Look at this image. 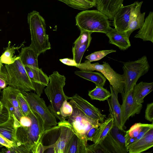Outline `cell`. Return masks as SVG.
Segmentation results:
<instances>
[{"label": "cell", "instance_id": "obj_27", "mask_svg": "<svg viewBox=\"0 0 153 153\" xmlns=\"http://www.w3.org/2000/svg\"><path fill=\"white\" fill-rule=\"evenodd\" d=\"M110 117L105 120L98 127L92 141L95 145L100 143L106 137L109 131L114 126V120L113 117Z\"/></svg>", "mask_w": 153, "mask_h": 153}, {"label": "cell", "instance_id": "obj_19", "mask_svg": "<svg viewBox=\"0 0 153 153\" xmlns=\"http://www.w3.org/2000/svg\"><path fill=\"white\" fill-rule=\"evenodd\" d=\"M132 4L123 6L118 10L113 19V26L117 31L126 32L130 20L131 10Z\"/></svg>", "mask_w": 153, "mask_h": 153}, {"label": "cell", "instance_id": "obj_10", "mask_svg": "<svg viewBox=\"0 0 153 153\" xmlns=\"http://www.w3.org/2000/svg\"><path fill=\"white\" fill-rule=\"evenodd\" d=\"M126 131L124 129H120L114 124L106 137L99 144L104 153H128L125 138Z\"/></svg>", "mask_w": 153, "mask_h": 153}, {"label": "cell", "instance_id": "obj_44", "mask_svg": "<svg viewBox=\"0 0 153 153\" xmlns=\"http://www.w3.org/2000/svg\"><path fill=\"white\" fill-rule=\"evenodd\" d=\"M59 60L63 64L70 66H75L76 67L77 64L73 59L65 58L60 59Z\"/></svg>", "mask_w": 153, "mask_h": 153}, {"label": "cell", "instance_id": "obj_48", "mask_svg": "<svg viewBox=\"0 0 153 153\" xmlns=\"http://www.w3.org/2000/svg\"><path fill=\"white\" fill-rule=\"evenodd\" d=\"M3 146L2 145L0 144V147H2Z\"/></svg>", "mask_w": 153, "mask_h": 153}, {"label": "cell", "instance_id": "obj_23", "mask_svg": "<svg viewBox=\"0 0 153 153\" xmlns=\"http://www.w3.org/2000/svg\"><path fill=\"white\" fill-rule=\"evenodd\" d=\"M144 41H149L153 43V12H150L144 21L142 27L134 36Z\"/></svg>", "mask_w": 153, "mask_h": 153}, {"label": "cell", "instance_id": "obj_9", "mask_svg": "<svg viewBox=\"0 0 153 153\" xmlns=\"http://www.w3.org/2000/svg\"><path fill=\"white\" fill-rule=\"evenodd\" d=\"M69 102L73 107L72 114L68 121L71 126L75 133L82 140L87 143L85 135L93 126L99 127L101 123L95 122L87 117L76 105L73 101Z\"/></svg>", "mask_w": 153, "mask_h": 153}, {"label": "cell", "instance_id": "obj_26", "mask_svg": "<svg viewBox=\"0 0 153 153\" xmlns=\"http://www.w3.org/2000/svg\"><path fill=\"white\" fill-rule=\"evenodd\" d=\"M19 56L24 66L39 68V55L29 46L22 48Z\"/></svg>", "mask_w": 153, "mask_h": 153}, {"label": "cell", "instance_id": "obj_12", "mask_svg": "<svg viewBox=\"0 0 153 153\" xmlns=\"http://www.w3.org/2000/svg\"><path fill=\"white\" fill-rule=\"evenodd\" d=\"M70 100L87 117L93 121L102 123L105 120V115L102 114L98 108L78 94H76L71 97Z\"/></svg>", "mask_w": 153, "mask_h": 153}, {"label": "cell", "instance_id": "obj_24", "mask_svg": "<svg viewBox=\"0 0 153 153\" xmlns=\"http://www.w3.org/2000/svg\"><path fill=\"white\" fill-rule=\"evenodd\" d=\"M16 131L14 118L13 116L9 115L7 120L0 125V134L12 143L14 146H19L20 145L16 140Z\"/></svg>", "mask_w": 153, "mask_h": 153}, {"label": "cell", "instance_id": "obj_2", "mask_svg": "<svg viewBox=\"0 0 153 153\" xmlns=\"http://www.w3.org/2000/svg\"><path fill=\"white\" fill-rule=\"evenodd\" d=\"M49 82L44 90L50 102L48 108L56 118L62 121L65 120L63 119L61 115L60 107L65 100L71 99V97L65 94L63 90L66 77L56 71L49 75Z\"/></svg>", "mask_w": 153, "mask_h": 153}, {"label": "cell", "instance_id": "obj_18", "mask_svg": "<svg viewBox=\"0 0 153 153\" xmlns=\"http://www.w3.org/2000/svg\"><path fill=\"white\" fill-rule=\"evenodd\" d=\"M109 87L111 95L110 99L109 100H108V102L110 115L114 118V124L120 129H123L125 124L124 123L121 105L118 100V94L113 90L111 85Z\"/></svg>", "mask_w": 153, "mask_h": 153}, {"label": "cell", "instance_id": "obj_1", "mask_svg": "<svg viewBox=\"0 0 153 153\" xmlns=\"http://www.w3.org/2000/svg\"><path fill=\"white\" fill-rule=\"evenodd\" d=\"M27 115L31 119V124L20 125L16 128V137L19 143L23 146L28 153H36L45 131L43 122L36 113L31 110Z\"/></svg>", "mask_w": 153, "mask_h": 153}, {"label": "cell", "instance_id": "obj_22", "mask_svg": "<svg viewBox=\"0 0 153 153\" xmlns=\"http://www.w3.org/2000/svg\"><path fill=\"white\" fill-rule=\"evenodd\" d=\"M105 34L109 39V43L121 50H126L131 46L129 37L126 32H119L111 27Z\"/></svg>", "mask_w": 153, "mask_h": 153}, {"label": "cell", "instance_id": "obj_42", "mask_svg": "<svg viewBox=\"0 0 153 153\" xmlns=\"http://www.w3.org/2000/svg\"><path fill=\"white\" fill-rule=\"evenodd\" d=\"M0 144L6 148H10L14 146L13 144L0 134Z\"/></svg>", "mask_w": 153, "mask_h": 153}, {"label": "cell", "instance_id": "obj_11", "mask_svg": "<svg viewBox=\"0 0 153 153\" xmlns=\"http://www.w3.org/2000/svg\"><path fill=\"white\" fill-rule=\"evenodd\" d=\"M21 92L9 85L3 89L1 100L2 105L7 109L9 115L13 117L16 127L20 125V119L23 116L17 98V95Z\"/></svg>", "mask_w": 153, "mask_h": 153}, {"label": "cell", "instance_id": "obj_3", "mask_svg": "<svg viewBox=\"0 0 153 153\" xmlns=\"http://www.w3.org/2000/svg\"><path fill=\"white\" fill-rule=\"evenodd\" d=\"M27 22L30 30L31 42L29 47L39 56L51 48L48 35L46 32L44 19L36 11L28 13Z\"/></svg>", "mask_w": 153, "mask_h": 153}, {"label": "cell", "instance_id": "obj_28", "mask_svg": "<svg viewBox=\"0 0 153 153\" xmlns=\"http://www.w3.org/2000/svg\"><path fill=\"white\" fill-rule=\"evenodd\" d=\"M74 74L81 78L93 82L96 86L103 87L106 80L101 73L80 70L75 71Z\"/></svg>", "mask_w": 153, "mask_h": 153}, {"label": "cell", "instance_id": "obj_16", "mask_svg": "<svg viewBox=\"0 0 153 153\" xmlns=\"http://www.w3.org/2000/svg\"><path fill=\"white\" fill-rule=\"evenodd\" d=\"M80 34L74 43L72 48L73 59L77 64L81 63L83 54L90 45L92 33L81 31Z\"/></svg>", "mask_w": 153, "mask_h": 153}, {"label": "cell", "instance_id": "obj_29", "mask_svg": "<svg viewBox=\"0 0 153 153\" xmlns=\"http://www.w3.org/2000/svg\"><path fill=\"white\" fill-rule=\"evenodd\" d=\"M87 145L75 133L68 144L66 153H86Z\"/></svg>", "mask_w": 153, "mask_h": 153}, {"label": "cell", "instance_id": "obj_45", "mask_svg": "<svg viewBox=\"0 0 153 153\" xmlns=\"http://www.w3.org/2000/svg\"><path fill=\"white\" fill-rule=\"evenodd\" d=\"M0 78L5 80L6 82L7 80V76L4 66L2 67L0 66Z\"/></svg>", "mask_w": 153, "mask_h": 153}, {"label": "cell", "instance_id": "obj_21", "mask_svg": "<svg viewBox=\"0 0 153 153\" xmlns=\"http://www.w3.org/2000/svg\"><path fill=\"white\" fill-rule=\"evenodd\" d=\"M153 146V128H152L141 139L128 145L127 148L130 153H140Z\"/></svg>", "mask_w": 153, "mask_h": 153}, {"label": "cell", "instance_id": "obj_32", "mask_svg": "<svg viewBox=\"0 0 153 153\" xmlns=\"http://www.w3.org/2000/svg\"><path fill=\"white\" fill-rule=\"evenodd\" d=\"M147 124L137 123L132 125L130 129L126 131L125 135V142L127 147L132 140L136 137L143 128Z\"/></svg>", "mask_w": 153, "mask_h": 153}, {"label": "cell", "instance_id": "obj_20", "mask_svg": "<svg viewBox=\"0 0 153 153\" xmlns=\"http://www.w3.org/2000/svg\"><path fill=\"white\" fill-rule=\"evenodd\" d=\"M124 0H96L97 10L113 20L118 10L123 6Z\"/></svg>", "mask_w": 153, "mask_h": 153}, {"label": "cell", "instance_id": "obj_7", "mask_svg": "<svg viewBox=\"0 0 153 153\" xmlns=\"http://www.w3.org/2000/svg\"><path fill=\"white\" fill-rule=\"evenodd\" d=\"M150 67L146 56L135 61L124 62L123 66L125 82L123 91L126 92L133 89L138 79L148 73Z\"/></svg>", "mask_w": 153, "mask_h": 153}, {"label": "cell", "instance_id": "obj_47", "mask_svg": "<svg viewBox=\"0 0 153 153\" xmlns=\"http://www.w3.org/2000/svg\"><path fill=\"white\" fill-rule=\"evenodd\" d=\"M1 89L0 88V91H1ZM2 105V103L1 102V100H0V107Z\"/></svg>", "mask_w": 153, "mask_h": 153}, {"label": "cell", "instance_id": "obj_30", "mask_svg": "<svg viewBox=\"0 0 153 153\" xmlns=\"http://www.w3.org/2000/svg\"><path fill=\"white\" fill-rule=\"evenodd\" d=\"M11 42L9 41L7 47L5 51L0 56V66L2 67L3 64L10 65L13 63L20 57L16 56H14L15 51L20 49L24 45L23 43L19 46L15 47V45L11 46Z\"/></svg>", "mask_w": 153, "mask_h": 153}, {"label": "cell", "instance_id": "obj_31", "mask_svg": "<svg viewBox=\"0 0 153 153\" xmlns=\"http://www.w3.org/2000/svg\"><path fill=\"white\" fill-rule=\"evenodd\" d=\"M88 95L92 100L104 101L111 97V92L103 87L96 86L92 90L88 92Z\"/></svg>", "mask_w": 153, "mask_h": 153}, {"label": "cell", "instance_id": "obj_40", "mask_svg": "<svg viewBox=\"0 0 153 153\" xmlns=\"http://www.w3.org/2000/svg\"><path fill=\"white\" fill-rule=\"evenodd\" d=\"M85 10L96 6V0H78Z\"/></svg>", "mask_w": 153, "mask_h": 153}, {"label": "cell", "instance_id": "obj_43", "mask_svg": "<svg viewBox=\"0 0 153 153\" xmlns=\"http://www.w3.org/2000/svg\"><path fill=\"white\" fill-rule=\"evenodd\" d=\"M55 146V144L49 145L48 146H44L42 143L40 142L36 150V153H42L47 149H49L51 148H54Z\"/></svg>", "mask_w": 153, "mask_h": 153}, {"label": "cell", "instance_id": "obj_36", "mask_svg": "<svg viewBox=\"0 0 153 153\" xmlns=\"http://www.w3.org/2000/svg\"><path fill=\"white\" fill-rule=\"evenodd\" d=\"M145 118L147 120L153 122V102L147 104L145 111Z\"/></svg>", "mask_w": 153, "mask_h": 153}, {"label": "cell", "instance_id": "obj_35", "mask_svg": "<svg viewBox=\"0 0 153 153\" xmlns=\"http://www.w3.org/2000/svg\"><path fill=\"white\" fill-rule=\"evenodd\" d=\"M73 107L69 102L65 100L63 102L60 108V111L62 117L64 119L71 115L73 112Z\"/></svg>", "mask_w": 153, "mask_h": 153}, {"label": "cell", "instance_id": "obj_17", "mask_svg": "<svg viewBox=\"0 0 153 153\" xmlns=\"http://www.w3.org/2000/svg\"><path fill=\"white\" fill-rule=\"evenodd\" d=\"M143 1H135L132 4L130 20L126 32L129 38L131 33L134 30L140 29L143 26L145 13H141L140 9Z\"/></svg>", "mask_w": 153, "mask_h": 153}, {"label": "cell", "instance_id": "obj_5", "mask_svg": "<svg viewBox=\"0 0 153 153\" xmlns=\"http://www.w3.org/2000/svg\"><path fill=\"white\" fill-rule=\"evenodd\" d=\"M7 85L21 91H35L33 85L20 58L13 63L5 65Z\"/></svg>", "mask_w": 153, "mask_h": 153}, {"label": "cell", "instance_id": "obj_14", "mask_svg": "<svg viewBox=\"0 0 153 153\" xmlns=\"http://www.w3.org/2000/svg\"><path fill=\"white\" fill-rule=\"evenodd\" d=\"M60 128L59 135L55 143L54 153H66L69 141L75 132L71 126L66 120L57 123Z\"/></svg>", "mask_w": 153, "mask_h": 153}, {"label": "cell", "instance_id": "obj_6", "mask_svg": "<svg viewBox=\"0 0 153 153\" xmlns=\"http://www.w3.org/2000/svg\"><path fill=\"white\" fill-rule=\"evenodd\" d=\"M88 60L77 64L76 67L82 71H96L101 73L109 81L113 90L116 93H121L125 86L123 75L116 72L108 63L103 62L102 64L98 62L91 63Z\"/></svg>", "mask_w": 153, "mask_h": 153}, {"label": "cell", "instance_id": "obj_39", "mask_svg": "<svg viewBox=\"0 0 153 153\" xmlns=\"http://www.w3.org/2000/svg\"><path fill=\"white\" fill-rule=\"evenodd\" d=\"M66 4L74 8L82 10V8L77 0H57Z\"/></svg>", "mask_w": 153, "mask_h": 153}, {"label": "cell", "instance_id": "obj_41", "mask_svg": "<svg viewBox=\"0 0 153 153\" xmlns=\"http://www.w3.org/2000/svg\"><path fill=\"white\" fill-rule=\"evenodd\" d=\"M98 127V126H93L88 131L85 135V138L87 141H92Z\"/></svg>", "mask_w": 153, "mask_h": 153}, {"label": "cell", "instance_id": "obj_37", "mask_svg": "<svg viewBox=\"0 0 153 153\" xmlns=\"http://www.w3.org/2000/svg\"><path fill=\"white\" fill-rule=\"evenodd\" d=\"M9 117L7 109L3 105L0 107V125L6 122Z\"/></svg>", "mask_w": 153, "mask_h": 153}, {"label": "cell", "instance_id": "obj_15", "mask_svg": "<svg viewBox=\"0 0 153 153\" xmlns=\"http://www.w3.org/2000/svg\"><path fill=\"white\" fill-rule=\"evenodd\" d=\"M26 71L32 82L36 94L40 97L43 90L48 84L49 77L41 69L24 66Z\"/></svg>", "mask_w": 153, "mask_h": 153}, {"label": "cell", "instance_id": "obj_46", "mask_svg": "<svg viewBox=\"0 0 153 153\" xmlns=\"http://www.w3.org/2000/svg\"><path fill=\"white\" fill-rule=\"evenodd\" d=\"M6 81L4 79L0 78V88L1 89H4L7 85Z\"/></svg>", "mask_w": 153, "mask_h": 153}, {"label": "cell", "instance_id": "obj_8", "mask_svg": "<svg viewBox=\"0 0 153 153\" xmlns=\"http://www.w3.org/2000/svg\"><path fill=\"white\" fill-rule=\"evenodd\" d=\"M21 92L31 110L36 113L42 119L45 131L57 125L56 117L47 107L43 98L32 92Z\"/></svg>", "mask_w": 153, "mask_h": 153}, {"label": "cell", "instance_id": "obj_13", "mask_svg": "<svg viewBox=\"0 0 153 153\" xmlns=\"http://www.w3.org/2000/svg\"><path fill=\"white\" fill-rule=\"evenodd\" d=\"M133 89L126 92L123 91L121 93L123 103L121 105L125 124L130 117L140 114L142 108V104H138L134 100Z\"/></svg>", "mask_w": 153, "mask_h": 153}, {"label": "cell", "instance_id": "obj_25", "mask_svg": "<svg viewBox=\"0 0 153 153\" xmlns=\"http://www.w3.org/2000/svg\"><path fill=\"white\" fill-rule=\"evenodd\" d=\"M153 90V82H140L136 84L133 89V97L138 104H142L145 97Z\"/></svg>", "mask_w": 153, "mask_h": 153}, {"label": "cell", "instance_id": "obj_38", "mask_svg": "<svg viewBox=\"0 0 153 153\" xmlns=\"http://www.w3.org/2000/svg\"><path fill=\"white\" fill-rule=\"evenodd\" d=\"M104 153L103 150L99 144L95 145L94 143L91 145H87L86 153Z\"/></svg>", "mask_w": 153, "mask_h": 153}, {"label": "cell", "instance_id": "obj_33", "mask_svg": "<svg viewBox=\"0 0 153 153\" xmlns=\"http://www.w3.org/2000/svg\"><path fill=\"white\" fill-rule=\"evenodd\" d=\"M116 52L114 50H103L94 52L85 57V58L91 62L100 60L107 55Z\"/></svg>", "mask_w": 153, "mask_h": 153}, {"label": "cell", "instance_id": "obj_4", "mask_svg": "<svg viewBox=\"0 0 153 153\" xmlns=\"http://www.w3.org/2000/svg\"><path fill=\"white\" fill-rule=\"evenodd\" d=\"M75 19L76 25L80 31L105 34L111 28L108 17L98 10H84L78 13Z\"/></svg>", "mask_w": 153, "mask_h": 153}, {"label": "cell", "instance_id": "obj_34", "mask_svg": "<svg viewBox=\"0 0 153 153\" xmlns=\"http://www.w3.org/2000/svg\"><path fill=\"white\" fill-rule=\"evenodd\" d=\"M17 98L23 116L27 115L30 113L31 109L21 92L17 95Z\"/></svg>", "mask_w": 153, "mask_h": 153}]
</instances>
